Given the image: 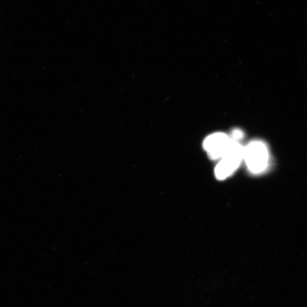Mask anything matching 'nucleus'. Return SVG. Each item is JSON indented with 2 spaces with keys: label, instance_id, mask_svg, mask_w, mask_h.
I'll return each mask as SVG.
<instances>
[{
  "label": "nucleus",
  "instance_id": "nucleus-1",
  "mask_svg": "<svg viewBox=\"0 0 307 307\" xmlns=\"http://www.w3.org/2000/svg\"><path fill=\"white\" fill-rule=\"evenodd\" d=\"M244 160L251 174L263 173L270 164V154L267 145L261 140L251 142L244 147Z\"/></svg>",
  "mask_w": 307,
  "mask_h": 307
},
{
  "label": "nucleus",
  "instance_id": "nucleus-2",
  "mask_svg": "<svg viewBox=\"0 0 307 307\" xmlns=\"http://www.w3.org/2000/svg\"><path fill=\"white\" fill-rule=\"evenodd\" d=\"M244 147L240 142L231 139L228 150L215 168V176L224 180L236 172L244 160Z\"/></svg>",
  "mask_w": 307,
  "mask_h": 307
},
{
  "label": "nucleus",
  "instance_id": "nucleus-3",
  "mask_svg": "<svg viewBox=\"0 0 307 307\" xmlns=\"http://www.w3.org/2000/svg\"><path fill=\"white\" fill-rule=\"evenodd\" d=\"M231 138L223 133H216L205 139L203 146L212 160H220L228 150Z\"/></svg>",
  "mask_w": 307,
  "mask_h": 307
},
{
  "label": "nucleus",
  "instance_id": "nucleus-4",
  "mask_svg": "<svg viewBox=\"0 0 307 307\" xmlns=\"http://www.w3.org/2000/svg\"><path fill=\"white\" fill-rule=\"evenodd\" d=\"M244 133L240 129H234L232 131L231 135L230 137L233 140H236V141L240 142V140L244 138Z\"/></svg>",
  "mask_w": 307,
  "mask_h": 307
}]
</instances>
